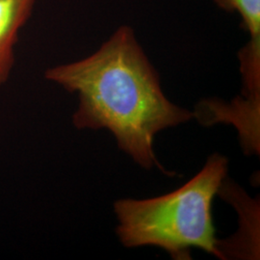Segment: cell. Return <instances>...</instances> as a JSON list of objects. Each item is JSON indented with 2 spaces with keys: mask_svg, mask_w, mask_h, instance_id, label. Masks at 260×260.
<instances>
[{
  "mask_svg": "<svg viewBox=\"0 0 260 260\" xmlns=\"http://www.w3.org/2000/svg\"><path fill=\"white\" fill-rule=\"evenodd\" d=\"M46 79L76 93L78 129L110 130L118 147L147 170L157 166L159 131L190 121L194 113L171 103L134 31L121 26L93 54L47 70Z\"/></svg>",
  "mask_w": 260,
  "mask_h": 260,
  "instance_id": "obj_1",
  "label": "cell"
},
{
  "mask_svg": "<svg viewBox=\"0 0 260 260\" xmlns=\"http://www.w3.org/2000/svg\"><path fill=\"white\" fill-rule=\"evenodd\" d=\"M226 173L228 159L215 153L195 177L172 193L116 202L120 241L126 248L155 246L174 259H191L192 248L224 259L221 243L215 237L212 202Z\"/></svg>",
  "mask_w": 260,
  "mask_h": 260,
  "instance_id": "obj_2",
  "label": "cell"
},
{
  "mask_svg": "<svg viewBox=\"0 0 260 260\" xmlns=\"http://www.w3.org/2000/svg\"><path fill=\"white\" fill-rule=\"evenodd\" d=\"M36 0H0V87L9 80L15 65V47Z\"/></svg>",
  "mask_w": 260,
  "mask_h": 260,
  "instance_id": "obj_3",
  "label": "cell"
},
{
  "mask_svg": "<svg viewBox=\"0 0 260 260\" xmlns=\"http://www.w3.org/2000/svg\"><path fill=\"white\" fill-rule=\"evenodd\" d=\"M226 11H235L242 18L243 27L250 33L251 40L239 54L240 71L248 79L260 76V0H214Z\"/></svg>",
  "mask_w": 260,
  "mask_h": 260,
  "instance_id": "obj_4",
  "label": "cell"
}]
</instances>
